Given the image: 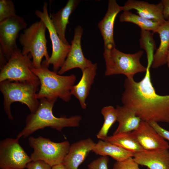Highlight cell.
<instances>
[{"mask_svg": "<svg viewBox=\"0 0 169 169\" xmlns=\"http://www.w3.org/2000/svg\"><path fill=\"white\" fill-rule=\"evenodd\" d=\"M147 66L140 81L126 78L121 100L123 105L133 110L142 120L169 124V95L157 94L151 83Z\"/></svg>", "mask_w": 169, "mask_h": 169, "instance_id": "6da1fadb", "label": "cell"}, {"mask_svg": "<svg viewBox=\"0 0 169 169\" xmlns=\"http://www.w3.org/2000/svg\"><path fill=\"white\" fill-rule=\"evenodd\" d=\"M56 101L45 98L40 99L37 110L27 116L25 125L16 138L19 140L22 137H27L35 131L47 127L61 131L64 127L79 126L82 120L81 116L76 115L68 118L54 116L52 109Z\"/></svg>", "mask_w": 169, "mask_h": 169, "instance_id": "7a4b0ae2", "label": "cell"}, {"mask_svg": "<svg viewBox=\"0 0 169 169\" xmlns=\"http://www.w3.org/2000/svg\"><path fill=\"white\" fill-rule=\"evenodd\" d=\"M31 71L40 82L39 89L36 94L38 99L45 98L57 101L59 98L66 102L70 101L71 89L76 79L75 75L64 76L57 74L49 70L42 62L40 68H33Z\"/></svg>", "mask_w": 169, "mask_h": 169, "instance_id": "3957f363", "label": "cell"}, {"mask_svg": "<svg viewBox=\"0 0 169 169\" xmlns=\"http://www.w3.org/2000/svg\"><path fill=\"white\" fill-rule=\"evenodd\" d=\"M40 85L37 81H18L5 80L0 82V90L3 98V107L8 118L13 119L11 110V105L15 102L25 105L31 113L35 112L40 102L36 97Z\"/></svg>", "mask_w": 169, "mask_h": 169, "instance_id": "277c9868", "label": "cell"}, {"mask_svg": "<svg viewBox=\"0 0 169 169\" xmlns=\"http://www.w3.org/2000/svg\"><path fill=\"white\" fill-rule=\"evenodd\" d=\"M46 28L44 23L40 20L24 29L19 36V41L22 47V53L24 55L29 54H31L35 68L41 67L44 57L46 61L50 58L47 51L45 36Z\"/></svg>", "mask_w": 169, "mask_h": 169, "instance_id": "5b68a950", "label": "cell"}, {"mask_svg": "<svg viewBox=\"0 0 169 169\" xmlns=\"http://www.w3.org/2000/svg\"><path fill=\"white\" fill-rule=\"evenodd\" d=\"M143 53V51L139 50L134 54H126L115 47L110 51H104L103 56L106 65L105 75L122 74L126 78H134L138 73H146L147 68L140 62Z\"/></svg>", "mask_w": 169, "mask_h": 169, "instance_id": "8992f818", "label": "cell"}, {"mask_svg": "<svg viewBox=\"0 0 169 169\" xmlns=\"http://www.w3.org/2000/svg\"><path fill=\"white\" fill-rule=\"evenodd\" d=\"M28 141L33 150L30 156L32 161H42L51 166L63 163L71 145L68 141L56 142L41 136H30Z\"/></svg>", "mask_w": 169, "mask_h": 169, "instance_id": "52a82bcc", "label": "cell"}, {"mask_svg": "<svg viewBox=\"0 0 169 169\" xmlns=\"http://www.w3.org/2000/svg\"><path fill=\"white\" fill-rule=\"evenodd\" d=\"M31 54L23 55L18 48L1 69L0 82L9 80L18 81H37L38 78L31 71L34 68Z\"/></svg>", "mask_w": 169, "mask_h": 169, "instance_id": "ba28073f", "label": "cell"}, {"mask_svg": "<svg viewBox=\"0 0 169 169\" xmlns=\"http://www.w3.org/2000/svg\"><path fill=\"white\" fill-rule=\"evenodd\" d=\"M47 2L44 3L43 11L37 10L35 15L45 24L49 33L52 44V53L48 61H42L48 67L49 64L53 65V71L58 73L63 65L70 50L71 45L64 44L60 39L53 25L49 16Z\"/></svg>", "mask_w": 169, "mask_h": 169, "instance_id": "9c48e42d", "label": "cell"}, {"mask_svg": "<svg viewBox=\"0 0 169 169\" xmlns=\"http://www.w3.org/2000/svg\"><path fill=\"white\" fill-rule=\"evenodd\" d=\"M32 161L20 146L19 140L7 138L0 141V168L25 169Z\"/></svg>", "mask_w": 169, "mask_h": 169, "instance_id": "30bf717a", "label": "cell"}, {"mask_svg": "<svg viewBox=\"0 0 169 169\" xmlns=\"http://www.w3.org/2000/svg\"><path fill=\"white\" fill-rule=\"evenodd\" d=\"M27 26L24 19L17 14L0 23V51L7 61L18 48L16 40L19 32Z\"/></svg>", "mask_w": 169, "mask_h": 169, "instance_id": "8fae6325", "label": "cell"}, {"mask_svg": "<svg viewBox=\"0 0 169 169\" xmlns=\"http://www.w3.org/2000/svg\"><path fill=\"white\" fill-rule=\"evenodd\" d=\"M83 33L81 26L79 25L75 28L70 50L63 65L57 73L59 74L62 75L75 68L82 70L92 64L90 60L84 57L82 52L81 42Z\"/></svg>", "mask_w": 169, "mask_h": 169, "instance_id": "7c38bea8", "label": "cell"}, {"mask_svg": "<svg viewBox=\"0 0 169 169\" xmlns=\"http://www.w3.org/2000/svg\"><path fill=\"white\" fill-rule=\"evenodd\" d=\"M131 133L145 150L169 149L167 142L148 122L141 120L138 127Z\"/></svg>", "mask_w": 169, "mask_h": 169, "instance_id": "4fadbf2b", "label": "cell"}, {"mask_svg": "<svg viewBox=\"0 0 169 169\" xmlns=\"http://www.w3.org/2000/svg\"><path fill=\"white\" fill-rule=\"evenodd\" d=\"M122 11V6L115 0H109L106 13L102 19L98 23V27L104 42V51H110L115 47L114 38V24L116 17Z\"/></svg>", "mask_w": 169, "mask_h": 169, "instance_id": "5bb4252c", "label": "cell"}, {"mask_svg": "<svg viewBox=\"0 0 169 169\" xmlns=\"http://www.w3.org/2000/svg\"><path fill=\"white\" fill-rule=\"evenodd\" d=\"M122 8L123 12L135 9L139 16L161 24L166 20L164 17L163 6L161 1L154 4L143 1L128 0Z\"/></svg>", "mask_w": 169, "mask_h": 169, "instance_id": "9a60e30c", "label": "cell"}, {"mask_svg": "<svg viewBox=\"0 0 169 169\" xmlns=\"http://www.w3.org/2000/svg\"><path fill=\"white\" fill-rule=\"evenodd\" d=\"M134 160L149 169H169L168 150H144L134 153Z\"/></svg>", "mask_w": 169, "mask_h": 169, "instance_id": "2e32d148", "label": "cell"}, {"mask_svg": "<svg viewBox=\"0 0 169 169\" xmlns=\"http://www.w3.org/2000/svg\"><path fill=\"white\" fill-rule=\"evenodd\" d=\"M95 144L90 138L73 143L63 163L67 169H78Z\"/></svg>", "mask_w": 169, "mask_h": 169, "instance_id": "e0dca14e", "label": "cell"}, {"mask_svg": "<svg viewBox=\"0 0 169 169\" xmlns=\"http://www.w3.org/2000/svg\"><path fill=\"white\" fill-rule=\"evenodd\" d=\"M97 69V64L95 63L82 70V76L80 81L71 88V95L78 99L81 108L83 109L86 108V100L94 82Z\"/></svg>", "mask_w": 169, "mask_h": 169, "instance_id": "ac0fdd59", "label": "cell"}, {"mask_svg": "<svg viewBox=\"0 0 169 169\" xmlns=\"http://www.w3.org/2000/svg\"><path fill=\"white\" fill-rule=\"evenodd\" d=\"M79 0H69L65 6L56 13L50 15L53 25L60 39L66 44H69L65 37L67 24L70 15L80 2Z\"/></svg>", "mask_w": 169, "mask_h": 169, "instance_id": "d6986e66", "label": "cell"}, {"mask_svg": "<svg viewBox=\"0 0 169 169\" xmlns=\"http://www.w3.org/2000/svg\"><path fill=\"white\" fill-rule=\"evenodd\" d=\"M116 109L119 124L113 134L131 132L138 127L142 120L133 110L124 105H117Z\"/></svg>", "mask_w": 169, "mask_h": 169, "instance_id": "ffe728a7", "label": "cell"}, {"mask_svg": "<svg viewBox=\"0 0 169 169\" xmlns=\"http://www.w3.org/2000/svg\"><path fill=\"white\" fill-rule=\"evenodd\" d=\"M156 33L159 34L160 43L153 57L151 65L154 69L166 64L169 49V18L160 26Z\"/></svg>", "mask_w": 169, "mask_h": 169, "instance_id": "44dd1931", "label": "cell"}, {"mask_svg": "<svg viewBox=\"0 0 169 169\" xmlns=\"http://www.w3.org/2000/svg\"><path fill=\"white\" fill-rule=\"evenodd\" d=\"M101 156H109L116 161H121L133 157L134 153L107 141L100 140L92 151Z\"/></svg>", "mask_w": 169, "mask_h": 169, "instance_id": "7402d4cb", "label": "cell"}, {"mask_svg": "<svg viewBox=\"0 0 169 169\" xmlns=\"http://www.w3.org/2000/svg\"><path fill=\"white\" fill-rule=\"evenodd\" d=\"M105 141L118 146L134 153L144 150L131 132H122L108 136Z\"/></svg>", "mask_w": 169, "mask_h": 169, "instance_id": "603a6c76", "label": "cell"}, {"mask_svg": "<svg viewBox=\"0 0 169 169\" xmlns=\"http://www.w3.org/2000/svg\"><path fill=\"white\" fill-rule=\"evenodd\" d=\"M120 22H128L134 23L139 26L141 30L152 31L156 33L162 24L153 20L148 19L137 15L129 11H124L119 18Z\"/></svg>", "mask_w": 169, "mask_h": 169, "instance_id": "cb8c5ba5", "label": "cell"}, {"mask_svg": "<svg viewBox=\"0 0 169 169\" xmlns=\"http://www.w3.org/2000/svg\"><path fill=\"white\" fill-rule=\"evenodd\" d=\"M101 113L103 116L104 122L96 136L100 140L105 141L108 136L110 128L117 121V111L116 108L109 105L103 107Z\"/></svg>", "mask_w": 169, "mask_h": 169, "instance_id": "d4e9b609", "label": "cell"}, {"mask_svg": "<svg viewBox=\"0 0 169 169\" xmlns=\"http://www.w3.org/2000/svg\"><path fill=\"white\" fill-rule=\"evenodd\" d=\"M16 15L14 4L12 0H0V23Z\"/></svg>", "mask_w": 169, "mask_h": 169, "instance_id": "484cf974", "label": "cell"}, {"mask_svg": "<svg viewBox=\"0 0 169 169\" xmlns=\"http://www.w3.org/2000/svg\"><path fill=\"white\" fill-rule=\"evenodd\" d=\"M139 165L130 157L121 161H116L113 165V169H140Z\"/></svg>", "mask_w": 169, "mask_h": 169, "instance_id": "4316f807", "label": "cell"}, {"mask_svg": "<svg viewBox=\"0 0 169 169\" xmlns=\"http://www.w3.org/2000/svg\"><path fill=\"white\" fill-rule=\"evenodd\" d=\"M109 159L107 156H101L94 160L88 165V169H108Z\"/></svg>", "mask_w": 169, "mask_h": 169, "instance_id": "83f0119b", "label": "cell"}, {"mask_svg": "<svg viewBox=\"0 0 169 169\" xmlns=\"http://www.w3.org/2000/svg\"><path fill=\"white\" fill-rule=\"evenodd\" d=\"M51 166L41 160L31 161L27 165V169H51Z\"/></svg>", "mask_w": 169, "mask_h": 169, "instance_id": "f1b7e54d", "label": "cell"}, {"mask_svg": "<svg viewBox=\"0 0 169 169\" xmlns=\"http://www.w3.org/2000/svg\"><path fill=\"white\" fill-rule=\"evenodd\" d=\"M148 122L164 139L169 141V131L161 127L157 122Z\"/></svg>", "mask_w": 169, "mask_h": 169, "instance_id": "f546056e", "label": "cell"}, {"mask_svg": "<svg viewBox=\"0 0 169 169\" xmlns=\"http://www.w3.org/2000/svg\"><path fill=\"white\" fill-rule=\"evenodd\" d=\"M163 6V14L166 20L169 18V0H162L161 1Z\"/></svg>", "mask_w": 169, "mask_h": 169, "instance_id": "4dcf8cb0", "label": "cell"}, {"mask_svg": "<svg viewBox=\"0 0 169 169\" xmlns=\"http://www.w3.org/2000/svg\"><path fill=\"white\" fill-rule=\"evenodd\" d=\"M7 61L6 59L3 54V53L0 51V68L1 69L6 64Z\"/></svg>", "mask_w": 169, "mask_h": 169, "instance_id": "1f68e13d", "label": "cell"}, {"mask_svg": "<svg viewBox=\"0 0 169 169\" xmlns=\"http://www.w3.org/2000/svg\"><path fill=\"white\" fill-rule=\"evenodd\" d=\"M51 169H67L63 163L54 165L51 167Z\"/></svg>", "mask_w": 169, "mask_h": 169, "instance_id": "d6a6232c", "label": "cell"}, {"mask_svg": "<svg viewBox=\"0 0 169 169\" xmlns=\"http://www.w3.org/2000/svg\"><path fill=\"white\" fill-rule=\"evenodd\" d=\"M166 64L168 67L169 68V49L168 50L167 55Z\"/></svg>", "mask_w": 169, "mask_h": 169, "instance_id": "836d02e7", "label": "cell"}]
</instances>
